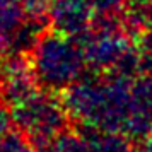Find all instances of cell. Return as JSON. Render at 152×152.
I'll return each instance as SVG.
<instances>
[{"instance_id": "cell-1", "label": "cell", "mask_w": 152, "mask_h": 152, "mask_svg": "<svg viewBox=\"0 0 152 152\" xmlns=\"http://www.w3.org/2000/svg\"><path fill=\"white\" fill-rule=\"evenodd\" d=\"M24 2V7L29 14H38L41 12L43 9L50 4V0H22Z\"/></svg>"}]
</instances>
